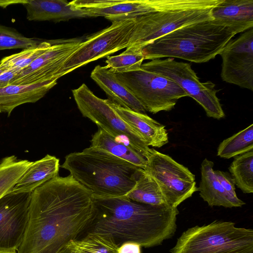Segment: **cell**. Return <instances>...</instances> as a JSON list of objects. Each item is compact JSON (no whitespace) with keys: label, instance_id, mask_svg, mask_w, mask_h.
Here are the masks:
<instances>
[{"label":"cell","instance_id":"6da1fadb","mask_svg":"<svg viewBox=\"0 0 253 253\" xmlns=\"http://www.w3.org/2000/svg\"><path fill=\"white\" fill-rule=\"evenodd\" d=\"M91 194L71 175L57 176L31 193L29 218L17 253H60L89 226Z\"/></svg>","mask_w":253,"mask_h":253},{"label":"cell","instance_id":"7a4b0ae2","mask_svg":"<svg viewBox=\"0 0 253 253\" xmlns=\"http://www.w3.org/2000/svg\"><path fill=\"white\" fill-rule=\"evenodd\" d=\"M92 198L94 215L89 232L110 236L119 247L126 242L145 248L158 246L175 232L177 208L142 204L125 196Z\"/></svg>","mask_w":253,"mask_h":253},{"label":"cell","instance_id":"3957f363","mask_svg":"<svg viewBox=\"0 0 253 253\" xmlns=\"http://www.w3.org/2000/svg\"><path fill=\"white\" fill-rule=\"evenodd\" d=\"M92 197L126 196L134 187L141 169L107 151L92 146L67 155L61 166Z\"/></svg>","mask_w":253,"mask_h":253},{"label":"cell","instance_id":"277c9868","mask_svg":"<svg viewBox=\"0 0 253 253\" xmlns=\"http://www.w3.org/2000/svg\"><path fill=\"white\" fill-rule=\"evenodd\" d=\"M235 34L209 20L180 27L156 40L142 49L144 60L177 58L205 63L219 54Z\"/></svg>","mask_w":253,"mask_h":253},{"label":"cell","instance_id":"5b68a950","mask_svg":"<svg viewBox=\"0 0 253 253\" xmlns=\"http://www.w3.org/2000/svg\"><path fill=\"white\" fill-rule=\"evenodd\" d=\"M221 1L176 0L170 5L137 17L134 19V28L127 47L142 49L180 27L213 20L211 10Z\"/></svg>","mask_w":253,"mask_h":253},{"label":"cell","instance_id":"8992f818","mask_svg":"<svg viewBox=\"0 0 253 253\" xmlns=\"http://www.w3.org/2000/svg\"><path fill=\"white\" fill-rule=\"evenodd\" d=\"M215 220L183 232L171 253H253V230Z\"/></svg>","mask_w":253,"mask_h":253},{"label":"cell","instance_id":"52a82bcc","mask_svg":"<svg viewBox=\"0 0 253 253\" xmlns=\"http://www.w3.org/2000/svg\"><path fill=\"white\" fill-rule=\"evenodd\" d=\"M77 107L82 115L91 120L116 139L141 153L147 159L153 149L120 117L108 99L96 96L85 84L72 90Z\"/></svg>","mask_w":253,"mask_h":253},{"label":"cell","instance_id":"ba28073f","mask_svg":"<svg viewBox=\"0 0 253 253\" xmlns=\"http://www.w3.org/2000/svg\"><path fill=\"white\" fill-rule=\"evenodd\" d=\"M143 70L166 77L179 85L204 109L208 117L216 119L225 117L216 95L215 84L211 81L201 82L190 64L173 58L156 59L141 65Z\"/></svg>","mask_w":253,"mask_h":253},{"label":"cell","instance_id":"9c48e42d","mask_svg":"<svg viewBox=\"0 0 253 253\" xmlns=\"http://www.w3.org/2000/svg\"><path fill=\"white\" fill-rule=\"evenodd\" d=\"M146 109L153 114L169 111L180 98L187 96L173 81L159 74L139 69L116 73Z\"/></svg>","mask_w":253,"mask_h":253},{"label":"cell","instance_id":"30bf717a","mask_svg":"<svg viewBox=\"0 0 253 253\" xmlns=\"http://www.w3.org/2000/svg\"><path fill=\"white\" fill-rule=\"evenodd\" d=\"M144 169L157 183L171 207L177 208L198 191L195 175L187 168L154 149Z\"/></svg>","mask_w":253,"mask_h":253},{"label":"cell","instance_id":"8fae6325","mask_svg":"<svg viewBox=\"0 0 253 253\" xmlns=\"http://www.w3.org/2000/svg\"><path fill=\"white\" fill-rule=\"evenodd\" d=\"M112 22L107 28L86 37L65 63L60 72L62 76L128 46L135 19Z\"/></svg>","mask_w":253,"mask_h":253},{"label":"cell","instance_id":"7c38bea8","mask_svg":"<svg viewBox=\"0 0 253 253\" xmlns=\"http://www.w3.org/2000/svg\"><path fill=\"white\" fill-rule=\"evenodd\" d=\"M219 54L222 80L253 91V28L230 41Z\"/></svg>","mask_w":253,"mask_h":253},{"label":"cell","instance_id":"4fadbf2b","mask_svg":"<svg viewBox=\"0 0 253 253\" xmlns=\"http://www.w3.org/2000/svg\"><path fill=\"white\" fill-rule=\"evenodd\" d=\"M31 193L9 192L0 199V251L16 252L21 245L28 221Z\"/></svg>","mask_w":253,"mask_h":253},{"label":"cell","instance_id":"5bb4252c","mask_svg":"<svg viewBox=\"0 0 253 253\" xmlns=\"http://www.w3.org/2000/svg\"><path fill=\"white\" fill-rule=\"evenodd\" d=\"M83 41L74 38L56 40L50 48L20 71L11 84H34L58 80L65 63L81 45Z\"/></svg>","mask_w":253,"mask_h":253},{"label":"cell","instance_id":"9a60e30c","mask_svg":"<svg viewBox=\"0 0 253 253\" xmlns=\"http://www.w3.org/2000/svg\"><path fill=\"white\" fill-rule=\"evenodd\" d=\"M176 0H75L70 3L89 16L113 21L134 19L174 3Z\"/></svg>","mask_w":253,"mask_h":253},{"label":"cell","instance_id":"2e32d148","mask_svg":"<svg viewBox=\"0 0 253 253\" xmlns=\"http://www.w3.org/2000/svg\"><path fill=\"white\" fill-rule=\"evenodd\" d=\"M107 99L120 117L148 146L160 148L168 143V133L165 126L146 114L122 107Z\"/></svg>","mask_w":253,"mask_h":253},{"label":"cell","instance_id":"e0dca14e","mask_svg":"<svg viewBox=\"0 0 253 253\" xmlns=\"http://www.w3.org/2000/svg\"><path fill=\"white\" fill-rule=\"evenodd\" d=\"M91 78L105 92L108 99L122 107L146 114L143 105L128 88L106 66L97 65L92 71Z\"/></svg>","mask_w":253,"mask_h":253},{"label":"cell","instance_id":"ac0fdd59","mask_svg":"<svg viewBox=\"0 0 253 253\" xmlns=\"http://www.w3.org/2000/svg\"><path fill=\"white\" fill-rule=\"evenodd\" d=\"M212 19L235 35L253 27V0H222L211 12Z\"/></svg>","mask_w":253,"mask_h":253},{"label":"cell","instance_id":"d6986e66","mask_svg":"<svg viewBox=\"0 0 253 253\" xmlns=\"http://www.w3.org/2000/svg\"><path fill=\"white\" fill-rule=\"evenodd\" d=\"M29 21L60 22L74 18L89 17L83 10L76 9L65 0H27L22 4Z\"/></svg>","mask_w":253,"mask_h":253},{"label":"cell","instance_id":"ffe728a7","mask_svg":"<svg viewBox=\"0 0 253 253\" xmlns=\"http://www.w3.org/2000/svg\"><path fill=\"white\" fill-rule=\"evenodd\" d=\"M57 80L34 84H11L0 89V113L9 116L14 108L25 103H35L57 84Z\"/></svg>","mask_w":253,"mask_h":253},{"label":"cell","instance_id":"44dd1931","mask_svg":"<svg viewBox=\"0 0 253 253\" xmlns=\"http://www.w3.org/2000/svg\"><path fill=\"white\" fill-rule=\"evenodd\" d=\"M59 169V159L47 154L42 159L32 162L10 192L31 193L46 182L58 176Z\"/></svg>","mask_w":253,"mask_h":253},{"label":"cell","instance_id":"7402d4cb","mask_svg":"<svg viewBox=\"0 0 253 253\" xmlns=\"http://www.w3.org/2000/svg\"><path fill=\"white\" fill-rule=\"evenodd\" d=\"M213 162L205 158L201 164V179L198 187L200 197L209 206L233 208L227 195L216 177Z\"/></svg>","mask_w":253,"mask_h":253},{"label":"cell","instance_id":"603a6c76","mask_svg":"<svg viewBox=\"0 0 253 253\" xmlns=\"http://www.w3.org/2000/svg\"><path fill=\"white\" fill-rule=\"evenodd\" d=\"M92 135L91 146L101 149L132 164L144 169L147 159L130 146L119 141L102 129L98 127Z\"/></svg>","mask_w":253,"mask_h":253},{"label":"cell","instance_id":"cb8c5ba5","mask_svg":"<svg viewBox=\"0 0 253 253\" xmlns=\"http://www.w3.org/2000/svg\"><path fill=\"white\" fill-rule=\"evenodd\" d=\"M125 197L147 205H168L157 183L142 169H139L134 187Z\"/></svg>","mask_w":253,"mask_h":253},{"label":"cell","instance_id":"d4e9b609","mask_svg":"<svg viewBox=\"0 0 253 253\" xmlns=\"http://www.w3.org/2000/svg\"><path fill=\"white\" fill-rule=\"evenodd\" d=\"M33 162L19 159L14 155L0 161V199L9 193Z\"/></svg>","mask_w":253,"mask_h":253},{"label":"cell","instance_id":"484cf974","mask_svg":"<svg viewBox=\"0 0 253 253\" xmlns=\"http://www.w3.org/2000/svg\"><path fill=\"white\" fill-rule=\"evenodd\" d=\"M253 150V124L223 140L217 155L224 159L235 157Z\"/></svg>","mask_w":253,"mask_h":253},{"label":"cell","instance_id":"4316f807","mask_svg":"<svg viewBox=\"0 0 253 253\" xmlns=\"http://www.w3.org/2000/svg\"><path fill=\"white\" fill-rule=\"evenodd\" d=\"M228 169L238 188L244 193L253 192V150L234 157Z\"/></svg>","mask_w":253,"mask_h":253},{"label":"cell","instance_id":"83f0119b","mask_svg":"<svg viewBox=\"0 0 253 253\" xmlns=\"http://www.w3.org/2000/svg\"><path fill=\"white\" fill-rule=\"evenodd\" d=\"M70 243L78 253H118L119 246L110 236L88 232L81 239Z\"/></svg>","mask_w":253,"mask_h":253},{"label":"cell","instance_id":"f1b7e54d","mask_svg":"<svg viewBox=\"0 0 253 253\" xmlns=\"http://www.w3.org/2000/svg\"><path fill=\"white\" fill-rule=\"evenodd\" d=\"M55 41L45 40L37 46L23 49L20 52L4 57L0 61V67L13 70L18 74L48 50Z\"/></svg>","mask_w":253,"mask_h":253},{"label":"cell","instance_id":"f546056e","mask_svg":"<svg viewBox=\"0 0 253 253\" xmlns=\"http://www.w3.org/2000/svg\"><path fill=\"white\" fill-rule=\"evenodd\" d=\"M144 60L142 49L127 47L122 53L107 56L106 66L115 73H126L139 69Z\"/></svg>","mask_w":253,"mask_h":253},{"label":"cell","instance_id":"4dcf8cb0","mask_svg":"<svg viewBox=\"0 0 253 253\" xmlns=\"http://www.w3.org/2000/svg\"><path fill=\"white\" fill-rule=\"evenodd\" d=\"M44 40L28 38L15 29L0 25V51L11 49H27L37 46Z\"/></svg>","mask_w":253,"mask_h":253},{"label":"cell","instance_id":"1f68e13d","mask_svg":"<svg viewBox=\"0 0 253 253\" xmlns=\"http://www.w3.org/2000/svg\"><path fill=\"white\" fill-rule=\"evenodd\" d=\"M214 174L224 190L233 207H241L245 203L240 199L235 192V183L230 173L220 170H214Z\"/></svg>","mask_w":253,"mask_h":253},{"label":"cell","instance_id":"d6a6232c","mask_svg":"<svg viewBox=\"0 0 253 253\" xmlns=\"http://www.w3.org/2000/svg\"><path fill=\"white\" fill-rule=\"evenodd\" d=\"M17 75L13 70L0 67V89L11 85Z\"/></svg>","mask_w":253,"mask_h":253},{"label":"cell","instance_id":"836d02e7","mask_svg":"<svg viewBox=\"0 0 253 253\" xmlns=\"http://www.w3.org/2000/svg\"><path fill=\"white\" fill-rule=\"evenodd\" d=\"M118 253H141V246L133 242L124 243L119 247Z\"/></svg>","mask_w":253,"mask_h":253},{"label":"cell","instance_id":"e575fe53","mask_svg":"<svg viewBox=\"0 0 253 253\" xmlns=\"http://www.w3.org/2000/svg\"><path fill=\"white\" fill-rule=\"evenodd\" d=\"M60 253H78L73 246L69 243Z\"/></svg>","mask_w":253,"mask_h":253},{"label":"cell","instance_id":"d590c367","mask_svg":"<svg viewBox=\"0 0 253 253\" xmlns=\"http://www.w3.org/2000/svg\"><path fill=\"white\" fill-rule=\"evenodd\" d=\"M0 253H17V252H7L0 251Z\"/></svg>","mask_w":253,"mask_h":253}]
</instances>
